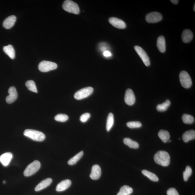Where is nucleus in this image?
I'll return each instance as SVG.
<instances>
[{
    "mask_svg": "<svg viewBox=\"0 0 195 195\" xmlns=\"http://www.w3.org/2000/svg\"><path fill=\"white\" fill-rule=\"evenodd\" d=\"M154 160L157 164L166 167L170 164V157L169 153L165 151H159L155 153Z\"/></svg>",
    "mask_w": 195,
    "mask_h": 195,
    "instance_id": "obj_1",
    "label": "nucleus"
},
{
    "mask_svg": "<svg viewBox=\"0 0 195 195\" xmlns=\"http://www.w3.org/2000/svg\"><path fill=\"white\" fill-rule=\"evenodd\" d=\"M24 135L34 141L41 142L45 139V134L41 131L28 129L24 131Z\"/></svg>",
    "mask_w": 195,
    "mask_h": 195,
    "instance_id": "obj_2",
    "label": "nucleus"
},
{
    "mask_svg": "<svg viewBox=\"0 0 195 195\" xmlns=\"http://www.w3.org/2000/svg\"><path fill=\"white\" fill-rule=\"evenodd\" d=\"M63 9L68 13L75 14L80 13V8L78 4L75 2L70 0H66L64 1L62 5Z\"/></svg>",
    "mask_w": 195,
    "mask_h": 195,
    "instance_id": "obj_3",
    "label": "nucleus"
},
{
    "mask_svg": "<svg viewBox=\"0 0 195 195\" xmlns=\"http://www.w3.org/2000/svg\"><path fill=\"white\" fill-rule=\"evenodd\" d=\"M41 167V163L38 160H35L29 164L24 172V176L29 177L35 174Z\"/></svg>",
    "mask_w": 195,
    "mask_h": 195,
    "instance_id": "obj_4",
    "label": "nucleus"
},
{
    "mask_svg": "<svg viewBox=\"0 0 195 195\" xmlns=\"http://www.w3.org/2000/svg\"><path fill=\"white\" fill-rule=\"evenodd\" d=\"M57 67V64L55 63L44 60L39 64L38 69L41 72H46L56 69Z\"/></svg>",
    "mask_w": 195,
    "mask_h": 195,
    "instance_id": "obj_5",
    "label": "nucleus"
},
{
    "mask_svg": "<svg viewBox=\"0 0 195 195\" xmlns=\"http://www.w3.org/2000/svg\"><path fill=\"white\" fill-rule=\"evenodd\" d=\"M180 83L183 87L188 89L192 86V81L191 77L187 72L182 71L179 75Z\"/></svg>",
    "mask_w": 195,
    "mask_h": 195,
    "instance_id": "obj_6",
    "label": "nucleus"
},
{
    "mask_svg": "<svg viewBox=\"0 0 195 195\" xmlns=\"http://www.w3.org/2000/svg\"><path fill=\"white\" fill-rule=\"evenodd\" d=\"M94 89L91 87L84 88L77 91L74 95L75 99L81 100L89 97L93 92Z\"/></svg>",
    "mask_w": 195,
    "mask_h": 195,
    "instance_id": "obj_7",
    "label": "nucleus"
},
{
    "mask_svg": "<svg viewBox=\"0 0 195 195\" xmlns=\"http://www.w3.org/2000/svg\"><path fill=\"white\" fill-rule=\"evenodd\" d=\"M134 48L136 52L137 53L141 59L143 61L144 64L146 66H149L150 64V58L145 51L142 48L138 46H135Z\"/></svg>",
    "mask_w": 195,
    "mask_h": 195,
    "instance_id": "obj_8",
    "label": "nucleus"
},
{
    "mask_svg": "<svg viewBox=\"0 0 195 195\" xmlns=\"http://www.w3.org/2000/svg\"><path fill=\"white\" fill-rule=\"evenodd\" d=\"M162 16L160 13L158 12H152L147 14L145 19L148 23H155L158 22L162 20Z\"/></svg>",
    "mask_w": 195,
    "mask_h": 195,
    "instance_id": "obj_9",
    "label": "nucleus"
},
{
    "mask_svg": "<svg viewBox=\"0 0 195 195\" xmlns=\"http://www.w3.org/2000/svg\"><path fill=\"white\" fill-rule=\"evenodd\" d=\"M124 100L125 103L129 106H132L135 103L136 98L135 94L132 90L130 89H128L126 90Z\"/></svg>",
    "mask_w": 195,
    "mask_h": 195,
    "instance_id": "obj_10",
    "label": "nucleus"
},
{
    "mask_svg": "<svg viewBox=\"0 0 195 195\" xmlns=\"http://www.w3.org/2000/svg\"><path fill=\"white\" fill-rule=\"evenodd\" d=\"M8 92L9 94L6 98V101L8 104H11L15 101L18 98V94L15 87L12 86L9 88Z\"/></svg>",
    "mask_w": 195,
    "mask_h": 195,
    "instance_id": "obj_11",
    "label": "nucleus"
},
{
    "mask_svg": "<svg viewBox=\"0 0 195 195\" xmlns=\"http://www.w3.org/2000/svg\"><path fill=\"white\" fill-rule=\"evenodd\" d=\"M109 21L112 25L117 28L123 29L126 28L125 23L120 19L112 17L109 19Z\"/></svg>",
    "mask_w": 195,
    "mask_h": 195,
    "instance_id": "obj_12",
    "label": "nucleus"
},
{
    "mask_svg": "<svg viewBox=\"0 0 195 195\" xmlns=\"http://www.w3.org/2000/svg\"><path fill=\"white\" fill-rule=\"evenodd\" d=\"M101 175V169L100 167L98 165H94L92 166V171L90 177L91 179L96 180L98 179L100 177Z\"/></svg>",
    "mask_w": 195,
    "mask_h": 195,
    "instance_id": "obj_13",
    "label": "nucleus"
},
{
    "mask_svg": "<svg viewBox=\"0 0 195 195\" xmlns=\"http://www.w3.org/2000/svg\"><path fill=\"white\" fill-rule=\"evenodd\" d=\"M72 182L70 180H63L58 184L56 187V191L58 192L64 191L69 188Z\"/></svg>",
    "mask_w": 195,
    "mask_h": 195,
    "instance_id": "obj_14",
    "label": "nucleus"
},
{
    "mask_svg": "<svg viewBox=\"0 0 195 195\" xmlns=\"http://www.w3.org/2000/svg\"><path fill=\"white\" fill-rule=\"evenodd\" d=\"M13 156L11 153H5L0 157V162L4 166H7L11 161Z\"/></svg>",
    "mask_w": 195,
    "mask_h": 195,
    "instance_id": "obj_15",
    "label": "nucleus"
},
{
    "mask_svg": "<svg viewBox=\"0 0 195 195\" xmlns=\"http://www.w3.org/2000/svg\"><path fill=\"white\" fill-rule=\"evenodd\" d=\"M16 20V17L14 15L9 16L4 21L3 25L5 28L9 29L13 27Z\"/></svg>",
    "mask_w": 195,
    "mask_h": 195,
    "instance_id": "obj_16",
    "label": "nucleus"
},
{
    "mask_svg": "<svg viewBox=\"0 0 195 195\" xmlns=\"http://www.w3.org/2000/svg\"><path fill=\"white\" fill-rule=\"evenodd\" d=\"M52 179L51 178H47L43 180L36 187L35 191L38 192L46 188L52 183Z\"/></svg>",
    "mask_w": 195,
    "mask_h": 195,
    "instance_id": "obj_17",
    "label": "nucleus"
},
{
    "mask_svg": "<svg viewBox=\"0 0 195 195\" xmlns=\"http://www.w3.org/2000/svg\"><path fill=\"white\" fill-rule=\"evenodd\" d=\"M181 37L183 42L184 43L189 42L193 38V33L189 29H185L183 31Z\"/></svg>",
    "mask_w": 195,
    "mask_h": 195,
    "instance_id": "obj_18",
    "label": "nucleus"
},
{
    "mask_svg": "<svg viewBox=\"0 0 195 195\" xmlns=\"http://www.w3.org/2000/svg\"><path fill=\"white\" fill-rule=\"evenodd\" d=\"M157 46L158 50L161 53H164L166 50L165 39L164 36H159L157 40Z\"/></svg>",
    "mask_w": 195,
    "mask_h": 195,
    "instance_id": "obj_19",
    "label": "nucleus"
},
{
    "mask_svg": "<svg viewBox=\"0 0 195 195\" xmlns=\"http://www.w3.org/2000/svg\"><path fill=\"white\" fill-rule=\"evenodd\" d=\"M182 138L183 140L185 142H187L190 141L195 139V131L191 130L186 131L183 135Z\"/></svg>",
    "mask_w": 195,
    "mask_h": 195,
    "instance_id": "obj_20",
    "label": "nucleus"
},
{
    "mask_svg": "<svg viewBox=\"0 0 195 195\" xmlns=\"http://www.w3.org/2000/svg\"><path fill=\"white\" fill-rule=\"evenodd\" d=\"M4 52L9 56L12 59H14L15 57V53L13 46L9 45L5 46L3 48Z\"/></svg>",
    "mask_w": 195,
    "mask_h": 195,
    "instance_id": "obj_21",
    "label": "nucleus"
},
{
    "mask_svg": "<svg viewBox=\"0 0 195 195\" xmlns=\"http://www.w3.org/2000/svg\"><path fill=\"white\" fill-rule=\"evenodd\" d=\"M158 135L160 139L164 143L168 142L170 138L169 131L164 130H160L158 133Z\"/></svg>",
    "mask_w": 195,
    "mask_h": 195,
    "instance_id": "obj_22",
    "label": "nucleus"
},
{
    "mask_svg": "<svg viewBox=\"0 0 195 195\" xmlns=\"http://www.w3.org/2000/svg\"><path fill=\"white\" fill-rule=\"evenodd\" d=\"M133 189L130 187L124 185L122 187L117 195H130L132 193Z\"/></svg>",
    "mask_w": 195,
    "mask_h": 195,
    "instance_id": "obj_23",
    "label": "nucleus"
},
{
    "mask_svg": "<svg viewBox=\"0 0 195 195\" xmlns=\"http://www.w3.org/2000/svg\"><path fill=\"white\" fill-rule=\"evenodd\" d=\"M123 142L125 145H127L128 147L131 148L136 149V148H137L139 147V145L137 142L131 140L130 138H124Z\"/></svg>",
    "mask_w": 195,
    "mask_h": 195,
    "instance_id": "obj_24",
    "label": "nucleus"
},
{
    "mask_svg": "<svg viewBox=\"0 0 195 195\" xmlns=\"http://www.w3.org/2000/svg\"><path fill=\"white\" fill-rule=\"evenodd\" d=\"M114 116L113 113L109 114L107 117V123L106 125V130L107 131H109L114 125Z\"/></svg>",
    "mask_w": 195,
    "mask_h": 195,
    "instance_id": "obj_25",
    "label": "nucleus"
},
{
    "mask_svg": "<svg viewBox=\"0 0 195 195\" xmlns=\"http://www.w3.org/2000/svg\"><path fill=\"white\" fill-rule=\"evenodd\" d=\"M83 154L84 152L82 151H81L68 161V164L70 165H74L76 164L78 161L82 157Z\"/></svg>",
    "mask_w": 195,
    "mask_h": 195,
    "instance_id": "obj_26",
    "label": "nucleus"
},
{
    "mask_svg": "<svg viewBox=\"0 0 195 195\" xmlns=\"http://www.w3.org/2000/svg\"><path fill=\"white\" fill-rule=\"evenodd\" d=\"M142 174L145 176L147 177L150 180L153 181H158L159 180V178L157 176L153 173L151 172L146 170H143L142 171Z\"/></svg>",
    "mask_w": 195,
    "mask_h": 195,
    "instance_id": "obj_27",
    "label": "nucleus"
},
{
    "mask_svg": "<svg viewBox=\"0 0 195 195\" xmlns=\"http://www.w3.org/2000/svg\"><path fill=\"white\" fill-rule=\"evenodd\" d=\"M170 104V102L169 99H167L165 102L161 104L158 105L157 109L159 112H164L166 111Z\"/></svg>",
    "mask_w": 195,
    "mask_h": 195,
    "instance_id": "obj_28",
    "label": "nucleus"
},
{
    "mask_svg": "<svg viewBox=\"0 0 195 195\" xmlns=\"http://www.w3.org/2000/svg\"><path fill=\"white\" fill-rule=\"evenodd\" d=\"M25 85L29 91L36 93L38 92L35 82L33 80H29L27 81L25 83Z\"/></svg>",
    "mask_w": 195,
    "mask_h": 195,
    "instance_id": "obj_29",
    "label": "nucleus"
},
{
    "mask_svg": "<svg viewBox=\"0 0 195 195\" xmlns=\"http://www.w3.org/2000/svg\"><path fill=\"white\" fill-rule=\"evenodd\" d=\"M182 120L185 124H192L194 122L195 119L194 117L190 114H184L182 116Z\"/></svg>",
    "mask_w": 195,
    "mask_h": 195,
    "instance_id": "obj_30",
    "label": "nucleus"
},
{
    "mask_svg": "<svg viewBox=\"0 0 195 195\" xmlns=\"http://www.w3.org/2000/svg\"><path fill=\"white\" fill-rule=\"evenodd\" d=\"M69 118L67 114H58L55 117V120L56 121L64 122L67 121Z\"/></svg>",
    "mask_w": 195,
    "mask_h": 195,
    "instance_id": "obj_31",
    "label": "nucleus"
},
{
    "mask_svg": "<svg viewBox=\"0 0 195 195\" xmlns=\"http://www.w3.org/2000/svg\"><path fill=\"white\" fill-rule=\"evenodd\" d=\"M192 169L191 168L187 166L185 171L183 172V178L185 181H187L188 180L189 177L192 174Z\"/></svg>",
    "mask_w": 195,
    "mask_h": 195,
    "instance_id": "obj_32",
    "label": "nucleus"
},
{
    "mask_svg": "<svg viewBox=\"0 0 195 195\" xmlns=\"http://www.w3.org/2000/svg\"><path fill=\"white\" fill-rule=\"evenodd\" d=\"M126 125L131 129L139 128L142 126V124L139 121H131L127 123Z\"/></svg>",
    "mask_w": 195,
    "mask_h": 195,
    "instance_id": "obj_33",
    "label": "nucleus"
},
{
    "mask_svg": "<svg viewBox=\"0 0 195 195\" xmlns=\"http://www.w3.org/2000/svg\"><path fill=\"white\" fill-rule=\"evenodd\" d=\"M91 117V114L89 113H86L83 114L80 117V120L82 123L86 122Z\"/></svg>",
    "mask_w": 195,
    "mask_h": 195,
    "instance_id": "obj_34",
    "label": "nucleus"
},
{
    "mask_svg": "<svg viewBox=\"0 0 195 195\" xmlns=\"http://www.w3.org/2000/svg\"><path fill=\"white\" fill-rule=\"evenodd\" d=\"M167 195H179L177 190L174 188H170L167 192Z\"/></svg>",
    "mask_w": 195,
    "mask_h": 195,
    "instance_id": "obj_35",
    "label": "nucleus"
},
{
    "mask_svg": "<svg viewBox=\"0 0 195 195\" xmlns=\"http://www.w3.org/2000/svg\"><path fill=\"white\" fill-rule=\"evenodd\" d=\"M103 55L105 57H111L112 54L111 53L109 52V51H106L103 53Z\"/></svg>",
    "mask_w": 195,
    "mask_h": 195,
    "instance_id": "obj_36",
    "label": "nucleus"
},
{
    "mask_svg": "<svg viewBox=\"0 0 195 195\" xmlns=\"http://www.w3.org/2000/svg\"><path fill=\"white\" fill-rule=\"evenodd\" d=\"M170 2L174 4H177L178 3L179 1H178V0H171Z\"/></svg>",
    "mask_w": 195,
    "mask_h": 195,
    "instance_id": "obj_37",
    "label": "nucleus"
},
{
    "mask_svg": "<svg viewBox=\"0 0 195 195\" xmlns=\"http://www.w3.org/2000/svg\"><path fill=\"white\" fill-rule=\"evenodd\" d=\"M193 10L194 12L195 11V4H194V7H193Z\"/></svg>",
    "mask_w": 195,
    "mask_h": 195,
    "instance_id": "obj_38",
    "label": "nucleus"
},
{
    "mask_svg": "<svg viewBox=\"0 0 195 195\" xmlns=\"http://www.w3.org/2000/svg\"><path fill=\"white\" fill-rule=\"evenodd\" d=\"M5 183H6V181H3V184H5Z\"/></svg>",
    "mask_w": 195,
    "mask_h": 195,
    "instance_id": "obj_39",
    "label": "nucleus"
}]
</instances>
